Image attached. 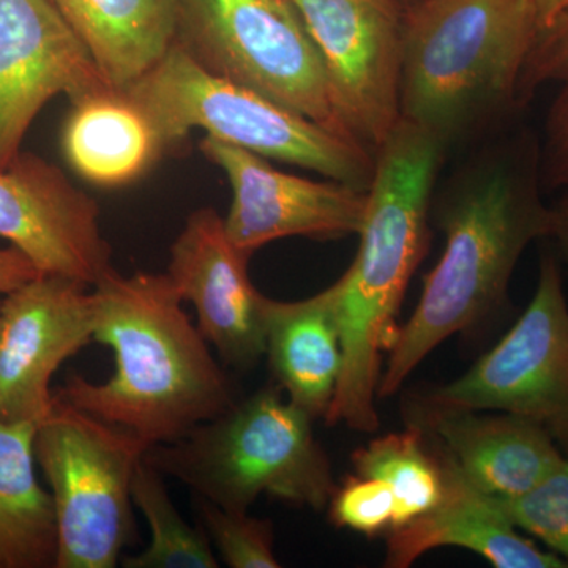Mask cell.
Masks as SVG:
<instances>
[{"instance_id": "6da1fadb", "label": "cell", "mask_w": 568, "mask_h": 568, "mask_svg": "<svg viewBox=\"0 0 568 568\" xmlns=\"http://www.w3.org/2000/svg\"><path fill=\"white\" fill-rule=\"evenodd\" d=\"M541 189L540 141L523 130L485 145L433 196V222L446 244L388 351L377 399L395 395L440 343L503 306L523 253L551 233Z\"/></svg>"}, {"instance_id": "7a4b0ae2", "label": "cell", "mask_w": 568, "mask_h": 568, "mask_svg": "<svg viewBox=\"0 0 568 568\" xmlns=\"http://www.w3.org/2000/svg\"><path fill=\"white\" fill-rule=\"evenodd\" d=\"M91 291L93 342L111 347L114 373L102 384L71 375L55 398L151 446L175 443L235 405L233 381L168 274L123 276L111 268Z\"/></svg>"}, {"instance_id": "3957f363", "label": "cell", "mask_w": 568, "mask_h": 568, "mask_svg": "<svg viewBox=\"0 0 568 568\" xmlns=\"http://www.w3.org/2000/svg\"><path fill=\"white\" fill-rule=\"evenodd\" d=\"M447 151L435 134L402 118L375 153L361 245L335 282L345 361L324 417L328 425L364 433L379 426L383 354L394 345L403 297L428 250L433 196Z\"/></svg>"}, {"instance_id": "277c9868", "label": "cell", "mask_w": 568, "mask_h": 568, "mask_svg": "<svg viewBox=\"0 0 568 568\" xmlns=\"http://www.w3.org/2000/svg\"><path fill=\"white\" fill-rule=\"evenodd\" d=\"M538 32L532 0H417L405 10L402 118L447 149L480 136L521 104Z\"/></svg>"}, {"instance_id": "5b68a950", "label": "cell", "mask_w": 568, "mask_h": 568, "mask_svg": "<svg viewBox=\"0 0 568 568\" xmlns=\"http://www.w3.org/2000/svg\"><path fill=\"white\" fill-rule=\"evenodd\" d=\"M313 420L275 384L182 439L149 447L144 459L224 510L248 511L267 495L321 511L336 481Z\"/></svg>"}, {"instance_id": "8992f818", "label": "cell", "mask_w": 568, "mask_h": 568, "mask_svg": "<svg viewBox=\"0 0 568 568\" xmlns=\"http://www.w3.org/2000/svg\"><path fill=\"white\" fill-rule=\"evenodd\" d=\"M151 122L163 152L193 130L263 159L368 190L375 155L261 93L209 73L178 43L122 91Z\"/></svg>"}, {"instance_id": "52a82bcc", "label": "cell", "mask_w": 568, "mask_h": 568, "mask_svg": "<svg viewBox=\"0 0 568 568\" xmlns=\"http://www.w3.org/2000/svg\"><path fill=\"white\" fill-rule=\"evenodd\" d=\"M148 440L55 398L33 452L58 521L54 568H114L133 540L134 473Z\"/></svg>"}, {"instance_id": "ba28073f", "label": "cell", "mask_w": 568, "mask_h": 568, "mask_svg": "<svg viewBox=\"0 0 568 568\" xmlns=\"http://www.w3.org/2000/svg\"><path fill=\"white\" fill-rule=\"evenodd\" d=\"M175 43L209 73L355 141L335 110L315 43L290 0H179Z\"/></svg>"}, {"instance_id": "9c48e42d", "label": "cell", "mask_w": 568, "mask_h": 568, "mask_svg": "<svg viewBox=\"0 0 568 568\" xmlns=\"http://www.w3.org/2000/svg\"><path fill=\"white\" fill-rule=\"evenodd\" d=\"M416 407L525 417L568 454V305L555 254L541 256L536 293L514 327L465 375L432 388Z\"/></svg>"}, {"instance_id": "30bf717a", "label": "cell", "mask_w": 568, "mask_h": 568, "mask_svg": "<svg viewBox=\"0 0 568 568\" xmlns=\"http://www.w3.org/2000/svg\"><path fill=\"white\" fill-rule=\"evenodd\" d=\"M347 133L375 155L402 121L405 9L396 0H290Z\"/></svg>"}, {"instance_id": "8fae6325", "label": "cell", "mask_w": 568, "mask_h": 568, "mask_svg": "<svg viewBox=\"0 0 568 568\" xmlns=\"http://www.w3.org/2000/svg\"><path fill=\"white\" fill-rule=\"evenodd\" d=\"M89 286L40 274L0 301V420L39 425L54 406L52 377L93 342Z\"/></svg>"}, {"instance_id": "7c38bea8", "label": "cell", "mask_w": 568, "mask_h": 568, "mask_svg": "<svg viewBox=\"0 0 568 568\" xmlns=\"http://www.w3.org/2000/svg\"><path fill=\"white\" fill-rule=\"evenodd\" d=\"M115 91L51 0H0V170L54 97Z\"/></svg>"}, {"instance_id": "4fadbf2b", "label": "cell", "mask_w": 568, "mask_h": 568, "mask_svg": "<svg viewBox=\"0 0 568 568\" xmlns=\"http://www.w3.org/2000/svg\"><path fill=\"white\" fill-rule=\"evenodd\" d=\"M200 149L233 190L224 227L242 252L253 254L286 237L328 241L361 233L368 190L284 173L267 159L211 136Z\"/></svg>"}, {"instance_id": "5bb4252c", "label": "cell", "mask_w": 568, "mask_h": 568, "mask_svg": "<svg viewBox=\"0 0 568 568\" xmlns=\"http://www.w3.org/2000/svg\"><path fill=\"white\" fill-rule=\"evenodd\" d=\"M0 237L24 253L40 274L92 287L112 268L97 201L33 153L21 152L0 170Z\"/></svg>"}, {"instance_id": "9a60e30c", "label": "cell", "mask_w": 568, "mask_h": 568, "mask_svg": "<svg viewBox=\"0 0 568 568\" xmlns=\"http://www.w3.org/2000/svg\"><path fill=\"white\" fill-rule=\"evenodd\" d=\"M252 254L234 245L211 207L186 219L171 245L168 276L193 305L197 328L224 365L248 372L265 355V295L248 276Z\"/></svg>"}, {"instance_id": "2e32d148", "label": "cell", "mask_w": 568, "mask_h": 568, "mask_svg": "<svg viewBox=\"0 0 568 568\" xmlns=\"http://www.w3.org/2000/svg\"><path fill=\"white\" fill-rule=\"evenodd\" d=\"M410 417L467 481L495 499L525 495L566 457L547 429L514 414L414 406Z\"/></svg>"}, {"instance_id": "e0dca14e", "label": "cell", "mask_w": 568, "mask_h": 568, "mask_svg": "<svg viewBox=\"0 0 568 568\" xmlns=\"http://www.w3.org/2000/svg\"><path fill=\"white\" fill-rule=\"evenodd\" d=\"M446 491L436 507L392 529L388 568H407L437 548L476 552L496 568H568L567 560L521 536L495 497L467 481L443 454Z\"/></svg>"}, {"instance_id": "ac0fdd59", "label": "cell", "mask_w": 568, "mask_h": 568, "mask_svg": "<svg viewBox=\"0 0 568 568\" xmlns=\"http://www.w3.org/2000/svg\"><path fill=\"white\" fill-rule=\"evenodd\" d=\"M265 355L287 399L325 417L345 361L335 283L304 301L265 298Z\"/></svg>"}, {"instance_id": "d6986e66", "label": "cell", "mask_w": 568, "mask_h": 568, "mask_svg": "<svg viewBox=\"0 0 568 568\" xmlns=\"http://www.w3.org/2000/svg\"><path fill=\"white\" fill-rule=\"evenodd\" d=\"M115 91L132 85L175 44L179 0H51Z\"/></svg>"}, {"instance_id": "ffe728a7", "label": "cell", "mask_w": 568, "mask_h": 568, "mask_svg": "<svg viewBox=\"0 0 568 568\" xmlns=\"http://www.w3.org/2000/svg\"><path fill=\"white\" fill-rule=\"evenodd\" d=\"M61 144L70 166L100 186L136 181L164 153L151 122L122 91L71 103Z\"/></svg>"}, {"instance_id": "44dd1931", "label": "cell", "mask_w": 568, "mask_h": 568, "mask_svg": "<svg viewBox=\"0 0 568 568\" xmlns=\"http://www.w3.org/2000/svg\"><path fill=\"white\" fill-rule=\"evenodd\" d=\"M36 426L0 420V568H54L58 521L36 473Z\"/></svg>"}, {"instance_id": "7402d4cb", "label": "cell", "mask_w": 568, "mask_h": 568, "mask_svg": "<svg viewBox=\"0 0 568 568\" xmlns=\"http://www.w3.org/2000/svg\"><path fill=\"white\" fill-rule=\"evenodd\" d=\"M353 466L355 474L375 477L392 489L395 528L432 510L446 491L443 458L429 450L425 433L414 425L369 440L354 452Z\"/></svg>"}, {"instance_id": "603a6c76", "label": "cell", "mask_w": 568, "mask_h": 568, "mask_svg": "<svg viewBox=\"0 0 568 568\" xmlns=\"http://www.w3.org/2000/svg\"><path fill=\"white\" fill-rule=\"evenodd\" d=\"M133 504L151 529V541L140 555L122 559L125 568H219L203 525L190 526L168 495L163 476L142 459L132 484Z\"/></svg>"}, {"instance_id": "cb8c5ba5", "label": "cell", "mask_w": 568, "mask_h": 568, "mask_svg": "<svg viewBox=\"0 0 568 568\" xmlns=\"http://www.w3.org/2000/svg\"><path fill=\"white\" fill-rule=\"evenodd\" d=\"M197 510L220 558L231 568H280L274 523L248 511L224 510L197 497Z\"/></svg>"}, {"instance_id": "d4e9b609", "label": "cell", "mask_w": 568, "mask_h": 568, "mask_svg": "<svg viewBox=\"0 0 568 568\" xmlns=\"http://www.w3.org/2000/svg\"><path fill=\"white\" fill-rule=\"evenodd\" d=\"M497 500L518 529L536 537L568 562V454L530 491Z\"/></svg>"}, {"instance_id": "484cf974", "label": "cell", "mask_w": 568, "mask_h": 568, "mask_svg": "<svg viewBox=\"0 0 568 568\" xmlns=\"http://www.w3.org/2000/svg\"><path fill=\"white\" fill-rule=\"evenodd\" d=\"M327 510L336 528L354 530L366 537L388 534L395 528L394 493L375 477L361 474L346 477L342 485H336Z\"/></svg>"}, {"instance_id": "4316f807", "label": "cell", "mask_w": 568, "mask_h": 568, "mask_svg": "<svg viewBox=\"0 0 568 568\" xmlns=\"http://www.w3.org/2000/svg\"><path fill=\"white\" fill-rule=\"evenodd\" d=\"M568 80V10L540 29L519 80V102L540 85Z\"/></svg>"}, {"instance_id": "83f0119b", "label": "cell", "mask_w": 568, "mask_h": 568, "mask_svg": "<svg viewBox=\"0 0 568 568\" xmlns=\"http://www.w3.org/2000/svg\"><path fill=\"white\" fill-rule=\"evenodd\" d=\"M540 164L544 186H568V80L560 82V91L549 106Z\"/></svg>"}, {"instance_id": "f1b7e54d", "label": "cell", "mask_w": 568, "mask_h": 568, "mask_svg": "<svg viewBox=\"0 0 568 568\" xmlns=\"http://www.w3.org/2000/svg\"><path fill=\"white\" fill-rule=\"evenodd\" d=\"M39 275V268L20 250L11 245L0 248V295L11 293Z\"/></svg>"}, {"instance_id": "f546056e", "label": "cell", "mask_w": 568, "mask_h": 568, "mask_svg": "<svg viewBox=\"0 0 568 568\" xmlns=\"http://www.w3.org/2000/svg\"><path fill=\"white\" fill-rule=\"evenodd\" d=\"M549 237L555 239L556 244L568 265V186L559 197L558 203L551 205V233Z\"/></svg>"}, {"instance_id": "4dcf8cb0", "label": "cell", "mask_w": 568, "mask_h": 568, "mask_svg": "<svg viewBox=\"0 0 568 568\" xmlns=\"http://www.w3.org/2000/svg\"><path fill=\"white\" fill-rule=\"evenodd\" d=\"M532 2L540 20V29L568 10V0H532Z\"/></svg>"}, {"instance_id": "1f68e13d", "label": "cell", "mask_w": 568, "mask_h": 568, "mask_svg": "<svg viewBox=\"0 0 568 568\" xmlns=\"http://www.w3.org/2000/svg\"><path fill=\"white\" fill-rule=\"evenodd\" d=\"M396 2L399 3V6L403 7V9H409L410 6H414V3L417 2V0H396Z\"/></svg>"}, {"instance_id": "d6a6232c", "label": "cell", "mask_w": 568, "mask_h": 568, "mask_svg": "<svg viewBox=\"0 0 568 568\" xmlns=\"http://www.w3.org/2000/svg\"><path fill=\"white\" fill-rule=\"evenodd\" d=\"M0 301H2V295H0Z\"/></svg>"}]
</instances>
